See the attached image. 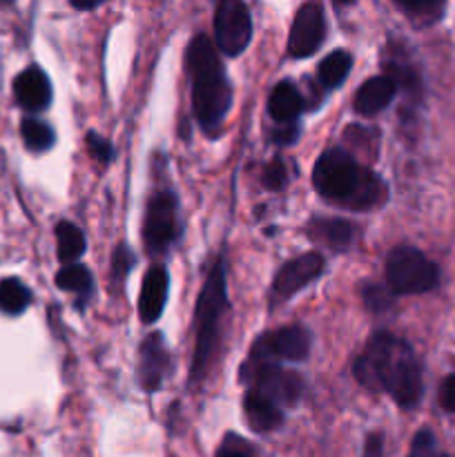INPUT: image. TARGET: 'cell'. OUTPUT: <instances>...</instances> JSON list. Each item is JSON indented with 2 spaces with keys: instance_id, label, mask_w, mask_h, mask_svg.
<instances>
[{
  "instance_id": "obj_1",
  "label": "cell",
  "mask_w": 455,
  "mask_h": 457,
  "mask_svg": "<svg viewBox=\"0 0 455 457\" xmlns=\"http://www.w3.org/2000/svg\"><path fill=\"white\" fill-rule=\"evenodd\" d=\"M357 382L368 391H386L401 409L419 404L424 393L422 364L406 339L375 333L352 366Z\"/></svg>"
},
{
  "instance_id": "obj_2",
  "label": "cell",
  "mask_w": 455,
  "mask_h": 457,
  "mask_svg": "<svg viewBox=\"0 0 455 457\" xmlns=\"http://www.w3.org/2000/svg\"><path fill=\"white\" fill-rule=\"evenodd\" d=\"M312 181L326 201L346 210L377 208L388 196L386 183L339 147L319 156Z\"/></svg>"
},
{
  "instance_id": "obj_3",
  "label": "cell",
  "mask_w": 455,
  "mask_h": 457,
  "mask_svg": "<svg viewBox=\"0 0 455 457\" xmlns=\"http://www.w3.org/2000/svg\"><path fill=\"white\" fill-rule=\"evenodd\" d=\"M187 67L192 80V107L199 123L210 132L226 119L232 105V89L223 71L221 58L205 34H199L190 43Z\"/></svg>"
},
{
  "instance_id": "obj_4",
  "label": "cell",
  "mask_w": 455,
  "mask_h": 457,
  "mask_svg": "<svg viewBox=\"0 0 455 457\" xmlns=\"http://www.w3.org/2000/svg\"><path fill=\"white\" fill-rule=\"evenodd\" d=\"M228 306V295H226V266L219 259L214 263L212 272L208 275L203 290L199 295L194 311V357H192V379L203 378L205 369L212 357L214 344H217L219 333V320L226 312Z\"/></svg>"
},
{
  "instance_id": "obj_5",
  "label": "cell",
  "mask_w": 455,
  "mask_h": 457,
  "mask_svg": "<svg viewBox=\"0 0 455 457\" xmlns=\"http://www.w3.org/2000/svg\"><path fill=\"white\" fill-rule=\"evenodd\" d=\"M386 284L393 295H422L440 284V270L418 248L400 245L386 259Z\"/></svg>"
},
{
  "instance_id": "obj_6",
  "label": "cell",
  "mask_w": 455,
  "mask_h": 457,
  "mask_svg": "<svg viewBox=\"0 0 455 457\" xmlns=\"http://www.w3.org/2000/svg\"><path fill=\"white\" fill-rule=\"evenodd\" d=\"M244 382L277 406H293L302 397L303 384L297 373L284 370L277 361H248L244 366Z\"/></svg>"
},
{
  "instance_id": "obj_7",
  "label": "cell",
  "mask_w": 455,
  "mask_h": 457,
  "mask_svg": "<svg viewBox=\"0 0 455 457\" xmlns=\"http://www.w3.org/2000/svg\"><path fill=\"white\" fill-rule=\"evenodd\" d=\"M214 38L217 47L228 56H239L252 38L250 9L241 0H221L214 12Z\"/></svg>"
},
{
  "instance_id": "obj_8",
  "label": "cell",
  "mask_w": 455,
  "mask_h": 457,
  "mask_svg": "<svg viewBox=\"0 0 455 457\" xmlns=\"http://www.w3.org/2000/svg\"><path fill=\"white\" fill-rule=\"evenodd\" d=\"M178 237V204L172 192H156L143 223V239L150 253H163Z\"/></svg>"
},
{
  "instance_id": "obj_9",
  "label": "cell",
  "mask_w": 455,
  "mask_h": 457,
  "mask_svg": "<svg viewBox=\"0 0 455 457\" xmlns=\"http://www.w3.org/2000/svg\"><path fill=\"white\" fill-rule=\"evenodd\" d=\"M310 353V333L303 326H285L259 337L248 361H302Z\"/></svg>"
},
{
  "instance_id": "obj_10",
  "label": "cell",
  "mask_w": 455,
  "mask_h": 457,
  "mask_svg": "<svg viewBox=\"0 0 455 457\" xmlns=\"http://www.w3.org/2000/svg\"><path fill=\"white\" fill-rule=\"evenodd\" d=\"M326 36L324 9L317 3H306L297 12L290 29L288 52L293 58H308L321 47Z\"/></svg>"
},
{
  "instance_id": "obj_11",
  "label": "cell",
  "mask_w": 455,
  "mask_h": 457,
  "mask_svg": "<svg viewBox=\"0 0 455 457\" xmlns=\"http://www.w3.org/2000/svg\"><path fill=\"white\" fill-rule=\"evenodd\" d=\"M324 272V257L319 253H306L293 259L277 272L272 281V295L277 299H288L302 288H306L312 279Z\"/></svg>"
},
{
  "instance_id": "obj_12",
  "label": "cell",
  "mask_w": 455,
  "mask_h": 457,
  "mask_svg": "<svg viewBox=\"0 0 455 457\" xmlns=\"http://www.w3.org/2000/svg\"><path fill=\"white\" fill-rule=\"evenodd\" d=\"M13 96L22 110L40 112L52 101V83L38 65H31L13 79Z\"/></svg>"
},
{
  "instance_id": "obj_13",
  "label": "cell",
  "mask_w": 455,
  "mask_h": 457,
  "mask_svg": "<svg viewBox=\"0 0 455 457\" xmlns=\"http://www.w3.org/2000/svg\"><path fill=\"white\" fill-rule=\"evenodd\" d=\"M170 357L161 335H150L138 351V378L145 391H156L168 373Z\"/></svg>"
},
{
  "instance_id": "obj_14",
  "label": "cell",
  "mask_w": 455,
  "mask_h": 457,
  "mask_svg": "<svg viewBox=\"0 0 455 457\" xmlns=\"http://www.w3.org/2000/svg\"><path fill=\"white\" fill-rule=\"evenodd\" d=\"M168 270L163 266H152L147 270L145 279H143L141 297H138V315H141V320L145 324H152V321H156L161 317L165 299H168Z\"/></svg>"
},
{
  "instance_id": "obj_15",
  "label": "cell",
  "mask_w": 455,
  "mask_h": 457,
  "mask_svg": "<svg viewBox=\"0 0 455 457\" xmlns=\"http://www.w3.org/2000/svg\"><path fill=\"white\" fill-rule=\"evenodd\" d=\"M395 94H397V85L393 83L386 74L375 76V79L366 80V83L357 89L352 107H355L357 114L375 116L379 114L384 107L391 105Z\"/></svg>"
},
{
  "instance_id": "obj_16",
  "label": "cell",
  "mask_w": 455,
  "mask_h": 457,
  "mask_svg": "<svg viewBox=\"0 0 455 457\" xmlns=\"http://www.w3.org/2000/svg\"><path fill=\"white\" fill-rule=\"evenodd\" d=\"M268 110H270V116L279 125L294 123V119L303 110V96L297 89V85L290 83V80H284V83L277 85L272 89L270 98H268Z\"/></svg>"
},
{
  "instance_id": "obj_17",
  "label": "cell",
  "mask_w": 455,
  "mask_h": 457,
  "mask_svg": "<svg viewBox=\"0 0 455 457\" xmlns=\"http://www.w3.org/2000/svg\"><path fill=\"white\" fill-rule=\"evenodd\" d=\"M244 409H245V418H248L250 428L257 433L275 431V428L284 422V413H281L279 406L254 391L245 393Z\"/></svg>"
},
{
  "instance_id": "obj_18",
  "label": "cell",
  "mask_w": 455,
  "mask_h": 457,
  "mask_svg": "<svg viewBox=\"0 0 455 457\" xmlns=\"http://www.w3.org/2000/svg\"><path fill=\"white\" fill-rule=\"evenodd\" d=\"M308 232L315 241L333 250H343L352 241V226L343 219H312Z\"/></svg>"
},
{
  "instance_id": "obj_19",
  "label": "cell",
  "mask_w": 455,
  "mask_h": 457,
  "mask_svg": "<svg viewBox=\"0 0 455 457\" xmlns=\"http://www.w3.org/2000/svg\"><path fill=\"white\" fill-rule=\"evenodd\" d=\"M31 303V290L16 277L0 281V312L16 317L25 312Z\"/></svg>"
},
{
  "instance_id": "obj_20",
  "label": "cell",
  "mask_w": 455,
  "mask_h": 457,
  "mask_svg": "<svg viewBox=\"0 0 455 457\" xmlns=\"http://www.w3.org/2000/svg\"><path fill=\"white\" fill-rule=\"evenodd\" d=\"M395 4L406 13V18H410L415 27L435 25L446 12V4L437 0H397Z\"/></svg>"
},
{
  "instance_id": "obj_21",
  "label": "cell",
  "mask_w": 455,
  "mask_h": 457,
  "mask_svg": "<svg viewBox=\"0 0 455 457\" xmlns=\"http://www.w3.org/2000/svg\"><path fill=\"white\" fill-rule=\"evenodd\" d=\"M56 241H58V259L67 266H74L76 259L85 253V237L74 223L61 221L56 226Z\"/></svg>"
},
{
  "instance_id": "obj_22",
  "label": "cell",
  "mask_w": 455,
  "mask_h": 457,
  "mask_svg": "<svg viewBox=\"0 0 455 457\" xmlns=\"http://www.w3.org/2000/svg\"><path fill=\"white\" fill-rule=\"evenodd\" d=\"M352 67V56L346 52V49H337V52L328 54L324 61L319 62V80L324 87H339V85L346 80L348 71Z\"/></svg>"
},
{
  "instance_id": "obj_23",
  "label": "cell",
  "mask_w": 455,
  "mask_h": 457,
  "mask_svg": "<svg viewBox=\"0 0 455 457\" xmlns=\"http://www.w3.org/2000/svg\"><path fill=\"white\" fill-rule=\"evenodd\" d=\"M21 134H22V141H25L27 150H31V152H45L54 145L52 128L38 119H22Z\"/></svg>"
},
{
  "instance_id": "obj_24",
  "label": "cell",
  "mask_w": 455,
  "mask_h": 457,
  "mask_svg": "<svg viewBox=\"0 0 455 457\" xmlns=\"http://www.w3.org/2000/svg\"><path fill=\"white\" fill-rule=\"evenodd\" d=\"M388 79L397 85V89H404L410 98L422 96V80H419V74L415 71V67H410L409 62L404 61H391L386 62Z\"/></svg>"
},
{
  "instance_id": "obj_25",
  "label": "cell",
  "mask_w": 455,
  "mask_h": 457,
  "mask_svg": "<svg viewBox=\"0 0 455 457\" xmlns=\"http://www.w3.org/2000/svg\"><path fill=\"white\" fill-rule=\"evenodd\" d=\"M56 284L61 290H67V293H76V295H87L92 290V275L85 266H65L61 272L56 275Z\"/></svg>"
},
{
  "instance_id": "obj_26",
  "label": "cell",
  "mask_w": 455,
  "mask_h": 457,
  "mask_svg": "<svg viewBox=\"0 0 455 457\" xmlns=\"http://www.w3.org/2000/svg\"><path fill=\"white\" fill-rule=\"evenodd\" d=\"M409 457H446V455L437 449L435 436L424 428V431H419L418 436H415Z\"/></svg>"
},
{
  "instance_id": "obj_27",
  "label": "cell",
  "mask_w": 455,
  "mask_h": 457,
  "mask_svg": "<svg viewBox=\"0 0 455 457\" xmlns=\"http://www.w3.org/2000/svg\"><path fill=\"white\" fill-rule=\"evenodd\" d=\"M364 302L373 312H382L391 306V290L384 286L370 284L364 288Z\"/></svg>"
},
{
  "instance_id": "obj_28",
  "label": "cell",
  "mask_w": 455,
  "mask_h": 457,
  "mask_svg": "<svg viewBox=\"0 0 455 457\" xmlns=\"http://www.w3.org/2000/svg\"><path fill=\"white\" fill-rule=\"evenodd\" d=\"M263 186L268 190H281L285 186V165L281 159H272L263 170Z\"/></svg>"
},
{
  "instance_id": "obj_29",
  "label": "cell",
  "mask_w": 455,
  "mask_h": 457,
  "mask_svg": "<svg viewBox=\"0 0 455 457\" xmlns=\"http://www.w3.org/2000/svg\"><path fill=\"white\" fill-rule=\"evenodd\" d=\"M87 150H89V154H92L96 161H101V163H107V161L112 159V154H114V152H112L110 141L103 137H98V134H94V132L87 134Z\"/></svg>"
},
{
  "instance_id": "obj_30",
  "label": "cell",
  "mask_w": 455,
  "mask_h": 457,
  "mask_svg": "<svg viewBox=\"0 0 455 457\" xmlns=\"http://www.w3.org/2000/svg\"><path fill=\"white\" fill-rule=\"evenodd\" d=\"M440 406L446 411V413H455V375H449V378L442 382Z\"/></svg>"
},
{
  "instance_id": "obj_31",
  "label": "cell",
  "mask_w": 455,
  "mask_h": 457,
  "mask_svg": "<svg viewBox=\"0 0 455 457\" xmlns=\"http://www.w3.org/2000/svg\"><path fill=\"white\" fill-rule=\"evenodd\" d=\"M297 134H299L297 125L288 123V125H277V129L270 134V137L272 141L279 143V145H290V143H294Z\"/></svg>"
},
{
  "instance_id": "obj_32",
  "label": "cell",
  "mask_w": 455,
  "mask_h": 457,
  "mask_svg": "<svg viewBox=\"0 0 455 457\" xmlns=\"http://www.w3.org/2000/svg\"><path fill=\"white\" fill-rule=\"evenodd\" d=\"M132 266V254L128 253V248H119L114 254V277H119L120 272H128Z\"/></svg>"
},
{
  "instance_id": "obj_33",
  "label": "cell",
  "mask_w": 455,
  "mask_h": 457,
  "mask_svg": "<svg viewBox=\"0 0 455 457\" xmlns=\"http://www.w3.org/2000/svg\"><path fill=\"white\" fill-rule=\"evenodd\" d=\"M384 449H382V436H368V440H366V446H364V455L361 457H382Z\"/></svg>"
},
{
  "instance_id": "obj_34",
  "label": "cell",
  "mask_w": 455,
  "mask_h": 457,
  "mask_svg": "<svg viewBox=\"0 0 455 457\" xmlns=\"http://www.w3.org/2000/svg\"><path fill=\"white\" fill-rule=\"evenodd\" d=\"M101 3H79V0H71V7L79 9V12H89V9H96Z\"/></svg>"
},
{
  "instance_id": "obj_35",
  "label": "cell",
  "mask_w": 455,
  "mask_h": 457,
  "mask_svg": "<svg viewBox=\"0 0 455 457\" xmlns=\"http://www.w3.org/2000/svg\"><path fill=\"white\" fill-rule=\"evenodd\" d=\"M219 457H250L248 453H244V451H239V449H223L221 453H219Z\"/></svg>"
}]
</instances>
